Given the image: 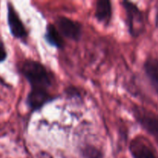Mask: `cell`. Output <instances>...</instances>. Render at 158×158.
<instances>
[{"mask_svg":"<svg viewBox=\"0 0 158 158\" xmlns=\"http://www.w3.org/2000/svg\"><path fill=\"white\" fill-rule=\"evenodd\" d=\"M19 71L30 85L26 103L32 112L40 110L56 100V97L51 92L54 77L43 63L28 59L22 62Z\"/></svg>","mask_w":158,"mask_h":158,"instance_id":"1","label":"cell"},{"mask_svg":"<svg viewBox=\"0 0 158 158\" xmlns=\"http://www.w3.org/2000/svg\"><path fill=\"white\" fill-rule=\"evenodd\" d=\"M122 6L125 11L126 24L130 35L134 38L140 36L144 29V17L140 8L130 1H123Z\"/></svg>","mask_w":158,"mask_h":158,"instance_id":"2","label":"cell"},{"mask_svg":"<svg viewBox=\"0 0 158 158\" xmlns=\"http://www.w3.org/2000/svg\"><path fill=\"white\" fill-rule=\"evenodd\" d=\"M132 114L136 121L158 145V114L138 106H133Z\"/></svg>","mask_w":158,"mask_h":158,"instance_id":"3","label":"cell"},{"mask_svg":"<svg viewBox=\"0 0 158 158\" xmlns=\"http://www.w3.org/2000/svg\"><path fill=\"white\" fill-rule=\"evenodd\" d=\"M7 5V23L10 34L16 40L26 43L29 32L26 29L23 20L15 10L13 4L8 2Z\"/></svg>","mask_w":158,"mask_h":158,"instance_id":"4","label":"cell"},{"mask_svg":"<svg viewBox=\"0 0 158 158\" xmlns=\"http://www.w3.org/2000/svg\"><path fill=\"white\" fill-rule=\"evenodd\" d=\"M56 26L63 37L72 41L78 42L83 34V26L79 22L63 15H59L56 19Z\"/></svg>","mask_w":158,"mask_h":158,"instance_id":"5","label":"cell"},{"mask_svg":"<svg viewBox=\"0 0 158 158\" xmlns=\"http://www.w3.org/2000/svg\"><path fill=\"white\" fill-rule=\"evenodd\" d=\"M129 151L133 158H157L149 143L140 136L130 142Z\"/></svg>","mask_w":158,"mask_h":158,"instance_id":"6","label":"cell"},{"mask_svg":"<svg viewBox=\"0 0 158 158\" xmlns=\"http://www.w3.org/2000/svg\"><path fill=\"white\" fill-rule=\"evenodd\" d=\"M95 18L104 26H109L113 16L112 2L109 0H98L96 2Z\"/></svg>","mask_w":158,"mask_h":158,"instance_id":"7","label":"cell"},{"mask_svg":"<svg viewBox=\"0 0 158 158\" xmlns=\"http://www.w3.org/2000/svg\"><path fill=\"white\" fill-rule=\"evenodd\" d=\"M143 68L150 84L158 95V58L148 56L143 63Z\"/></svg>","mask_w":158,"mask_h":158,"instance_id":"8","label":"cell"},{"mask_svg":"<svg viewBox=\"0 0 158 158\" xmlns=\"http://www.w3.org/2000/svg\"><path fill=\"white\" fill-rule=\"evenodd\" d=\"M44 39L48 44L57 49H63L65 46L63 35H61L56 25L52 23H49L46 26Z\"/></svg>","mask_w":158,"mask_h":158,"instance_id":"9","label":"cell"},{"mask_svg":"<svg viewBox=\"0 0 158 158\" xmlns=\"http://www.w3.org/2000/svg\"><path fill=\"white\" fill-rule=\"evenodd\" d=\"M83 158H103V154L99 148L93 144H85L80 150Z\"/></svg>","mask_w":158,"mask_h":158,"instance_id":"10","label":"cell"},{"mask_svg":"<svg viewBox=\"0 0 158 158\" xmlns=\"http://www.w3.org/2000/svg\"><path fill=\"white\" fill-rule=\"evenodd\" d=\"M8 52L3 40L0 38V63H2L7 60Z\"/></svg>","mask_w":158,"mask_h":158,"instance_id":"11","label":"cell"},{"mask_svg":"<svg viewBox=\"0 0 158 158\" xmlns=\"http://www.w3.org/2000/svg\"><path fill=\"white\" fill-rule=\"evenodd\" d=\"M66 94H67V95H69V97H74V98H75V97L80 98V91H79L77 88L74 87V86H69V87L66 88Z\"/></svg>","mask_w":158,"mask_h":158,"instance_id":"12","label":"cell"},{"mask_svg":"<svg viewBox=\"0 0 158 158\" xmlns=\"http://www.w3.org/2000/svg\"><path fill=\"white\" fill-rule=\"evenodd\" d=\"M37 158H52V157L48 153L43 151V152H40V154H38Z\"/></svg>","mask_w":158,"mask_h":158,"instance_id":"13","label":"cell"},{"mask_svg":"<svg viewBox=\"0 0 158 158\" xmlns=\"http://www.w3.org/2000/svg\"><path fill=\"white\" fill-rule=\"evenodd\" d=\"M156 26L158 27V9L157 12V15H156Z\"/></svg>","mask_w":158,"mask_h":158,"instance_id":"14","label":"cell"}]
</instances>
